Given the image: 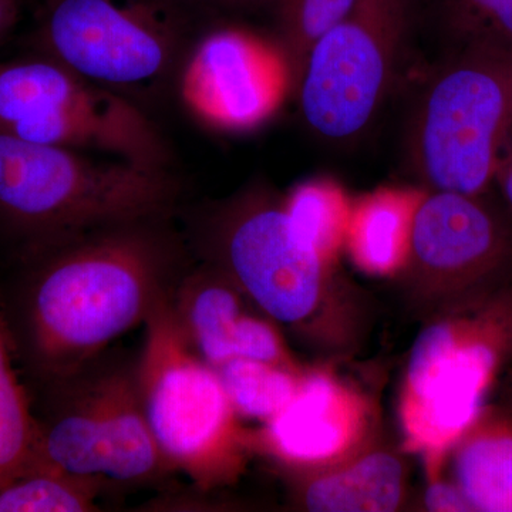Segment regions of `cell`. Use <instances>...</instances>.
<instances>
[{"label":"cell","instance_id":"2","mask_svg":"<svg viewBox=\"0 0 512 512\" xmlns=\"http://www.w3.org/2000/svg\"><path fill=\"white\" fill-rule=\"evenodd\" d=\"M178 197L170 170L0 131V232L19 252L104 225L173 217Z\"/></svg>","mask_w":512,"mask_h":512},{"label":"cell","instance_id":"5","mask_svg":"<svg viewBox=\"0 0 512 512\" xmlns=\"http://www.w3.org/2000/svg\"><path fill=\"white\" fill-rule=\"evenodd\" d=\"M171 295L150 313L136 362L144 416L165 461L202 491L234 484L254 453L217 370L191 348Z\"/></svg>","mask_w":512,"mask_h":512},{"label":"cell","instance_id":"18","mask_svg":"<svg viewBox=\"0 0 512 512\" xmlns=\"http://www.w3.org/2000/svg\"><path fill=\"white\" fill-rule=\"evenodd\" d=\"M15 339L0 289V487L25 473L36 454L33 399L22 382Z\"/></svg>","mask_w":512,"mask_h":512},{"label":"cell","instance_id":"8","mask_svg":"<svg viewBox=\"0 0 512 512\" xmlns=\"http://www.w3.org/2000/svg\"><path fill=\"white\" fill-rule=\"evenodd\" d=\"M40 389L33 464L99 484H146L173 473L144 416L136 366L99 357Z\"/></svg>","mask_w":512,"mask_h":512},{"label":"cell","instance_id":"24","mask_svg":"<svg viewBox=\"0 0 512 512\" xmlns=\"http://www.w3.org/2000/svg\"><path fill=\"white\" fill-rule=\"evenodd\" d=\"M424 461L427 484L424 488V510L430 512H474L467 498L453 480L443 477L447 458H427Z\"/></svg>","mask_w":512,"mask_h":512},{"label":"cell","instance_id":"9","mask_svg":"<svg viewBox=\"0 0 512 512\" xmlns=\"http://www.w3.org/2000/svg\"><path fill=\"white\" fill-rule=\"evenodd\" d=\"M0 131L170 170V148L144 107L45 55L0 63Z\"/></svg>","mask_w":512,"mask_h":512},{"label":"cell","instance_id":"27","mask_svg":"<svg viewBox=\"0 0 512 512\" xmlns=\"http://www.w3.org/2000/svg\"><path fill=\"white\" fill-rule=\"evenodd\" d=\"M212 2L224 3V5H238V3H247L251 0H212Z\"/></svg>","mask_w":512,"mask_h":512},{"label":"cell","instance_id":"26","mask_svg":"<svg viewBox=\"0 0 512 512\" xmlns=\"http://www.w3.org/2000/svg\"><path fill=\"white\" fill-rule=\"evenodd\" d=\"M19 3L20 0H0V45L18 22Z\"/></svg>","mask_w":512,"mask_h":512},{"label":"cell","instance_id":"6","mask_svg":"<svg viewBox=\"0 0 512 512\" xmlns=\"http://www.w3.org/2000/svg\"><path fill=\"white\" fill-rule=\"evenodd\" d=\"M511 137V53L473 47L444 55L407 136L421 183L431 191L485 194Z\"/></svg>","mask_w":512,"mask_h":512},{"label":"cell","instance_id":"23","mask_svg":"<svg viewBox=\"0 0 512 512\" xmlns=\"http://www.w3.org/2000/svg\"><path fill=\"white\" fill-rule=\"evenodd\" d=\"M284 205L299 234L336 264L352 214L345 194L333 184L309 183L296 188Z\"/></svg>","mask_w":512,"mask_h":512},{"label":"cell","instance_id":"14","mask_svg":"<svg viewBox=\"0 0 512 512\" xmlns=\"http://www.w3.org/2000/svg\"><path fill=\"white\" fill-rule=\"evenodd\" d=\"M284 60L275 62L255 39L218 30L192 45L180 73L184 99L212 124L248 127L268 116L278 100ZM288 70V69H286Z\"/></svg>","mask_w":512,"mask_h":512},{"label":"cell","instance_id":"11","mask_svg":"<svg viewBox=\"0 0 512 512\" xmlns=\"http://www.w3.org/2000/svg\"><path fill=\"white\" fill-rule=\"evenodd\" d=\"M400 278L430 309L512 278V218L480 195L431 191L414 214Z\"/></svg>","mask_w":512,"mask_h":512},{"label":"cell","instance_id":"15","mask_svg":"<svg viewBox=\"0 0 512 512\" xmlns=\"http://www.w3.org/2000/svg\"><path fill=\"white\" fill-rule=\"evenodd\" d=\"M292 480L296 504L312 512H393L407 498L406 463L379 436L333 466L292 473Z\"/></svg>","mask_w":512,"mask_h":512},{"label":"cell","instance_id":"4","mask_svg":"<svg viewBox=\"0 0 512 512\" xmlns=\"http://www.w3.org/2000/svg\"><path fill=\"white\" fill-rule=\"evenodd\" d=\"M511 365L512 278L431 309L400 387L404 448L423 458H447Z\"/></svg>","mask_w":512,"mask_h":512},{"label":"cell","instance_id":"12","mask_svg":"<svg viewBox=\"0 0 512 512\" xmlns=\"http://www.w3.org/2000/svg\"><path fill=\"white\" fill-rule=\"evenodd\" d=\"M379 436L376 407L362 390L329 370H305L288 406L252 433L254 451L288 473L345 460Z\"/></svg>","mask_w":512,"mask_h":512},{"label":"cell","instance_id":"1","mask_svg":"<svg viewBox=\"0 0 512 512\" xmlns=\"http://www.w3.org/2000/svg\"><path fill=\"white\" fill-rule=\"evenodd\" d=\"M170 220L104 225L19 252L3 302L20 366L39 386L82 372L174 292L188 265Z\"/></svg>","mask_w":512,"mask_h":512},{"label":"cell","instance_id":"25","mask_svg":"<svg viewBox=\"0 0 512 512\" xmlns=\"http://www.w3.org/2000/svg\"><path fill=\"white\" fill-rule=\"evenodd\" d=\"M500 192L501 202L505 211L512 218V137L505 147L497 171H495L493 185Z\"/></svg>","mask_w":512,"mask_h":512},{"label":"cell","instance_id":"13","mask_svg":"<svg viewBox=\"0 0 512 512\" xmlns=\"http://www.w3.org/2000/svg\"><path fill=\"white\" fill-rule=\"evenodd\" d=\"M171 302L191 348L214 369L228 360L254 359L302 370L281 328L218 266L188 268Z\"/></svg>","mask_w":512,"mask_h":512},{"label":"cell","instance_id":"16","mask_svg":"<svg viewBox=\"0 0 512 512\" xmlns=\"http://www.w3.org/2000/svg\"><path fill=\"white\" fill-rule=\"evenodd\" d=\"M447 458L474 512H512V413L483 407Z\"/></svg>","mask_w":512,"mask_h":512},{"label":"cell","instance_id":"3","mask_svg":"<svg viewBox=\"0 0 512 512\" xmlns=\"http://www.w3.org/2000/svg\"><path fill=\"white\" fill-rule=\"evenodd\" d=\"M207 262L306 345L325 352L352 348L362 319L355 295L335 262L299 234L281 202L252 194L222 208Z\"/></svg>","mask_w":512,"mask_h":512},{"label":"cell","instance_id":"21","mask_svg":"<svg viewBox=\"0 0 512 512\" xmlns=\"http://www.w3.org/2000/svg\"><path fill=\"white\" fill-rule=\"evenodd\" d=\"M101 484L33 464L0 487V512L97 511Z\"/></svg>","mask_w":512,"mask_h":512},{"label":"cell","instance_id":"17","mask_svg":"<svg viewBox=\"0 0 512 512\" xmlns=\"http://www.w3.org/2000/svg\"><path fill=\"white\" fill-rule=\"evenodd\" d=\"M421 198L423 194L413 191H380L352 207L345 248L363 274L402 276Z\"/></svg>","mask_w":512,"mask_h":512},{"label":"cell","instance_id":"20","mask_svg":"<svg viewBox=\"0 0 512 512\" xmlns=\"http://www.w3.org/2000/svg\"><path fill=\"white\" fill-rule=\"evenodd\" d=\"M215 370L238 416L264 423L288 406L305 372L254 359L228 360Z\"/></svg>","mask_w":512,"mask_h":512},{"label":"cell","instance_id":"7","mask_svg":"<svg viewBox=\"0 0 512 512\" xmlns=\"http://www.w3.org/2000/svg\"><path fill=\"white\" fill-rule=\"evenodd\" d=\"M190 37L183 0H43L35 43L39 55L141 106L180 77Z\"/></svg>","mask_w":512,"mask_h":512},{"label":"cell","instance_id":"19","mask_svg":"<svg viewBox=\"0 0 512 512\" xmlns=\"http://www.w3.org/2000/svg\"><path fill=\"white\" fill-rule=\"evenodd\" d=\"M444 55L490 49L512 55V0H431Z\"/></svg>","mask_w":512,"mask_h":512},{"label":"cell","instance_id":"10","mask_svg":"<svg viewBox=\"0 0 512 512\" xmlns=\"http://www.w3.org/2000/svg\"><path fill=\"white\" fill-rule=\"evenodd\" d=\"M421 0H356L313 45L296 92L306 124L352 140L382 107L420 15Z\"/></svg>","mask_w":512,"mask_h":512},{"label":"cell","instance_id":"22","mask_svg":"<svg viewBox=\"0 0 512 512\" xmlns=\"http://www.w3.org/2000/svg\"><path fill=\"white\" fill-rule=\"evenodd\" d=\"M356 0H274L281 55L293 92L313 45L345 18Z\"/></svg>","mask_w":512,"mask_h":512}]
</instances>
